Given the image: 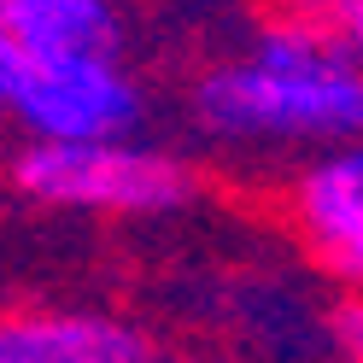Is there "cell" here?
Segmentation results:
<instances>
[{"instance_id":"2","label":"cell","mask_w":363,"mask_h":363,"mask_svg":"<svg viewBox=\"0 0 363 363\" xmlns=\"http://www.w3.org/2000/svg\"><path fill=\"white\" fill-rule=\"evenodd\" d=\"M12 182L41 206L118 211V217H158L194 194L188 164H176L170 152L135 147L129 135H111V141H30L12 158Z\"/></svg>"},{"instance_id":"10","label":"cell","mask_w":363,"mask_h":363,"mask_svg":"<svg viewBox=\"0 0 363 363\" xmlns=\"http://www.w3.org/2000/svg\"><path fill=\"white\" fill-rule=\"evenodd\" d=\"M6 18H12V0H0V30H6Z\"/></svg>"},{"instance_id":"1","label":"cell","mask_w":363,"mask_h":363,"mask_svg":"<svg viewBox=\"0 0 363 363\" xmlns=\"http://www.w3.org/2000/svg\"><path fill=\"white\" fill-rule=\"evenodd\" d=\"M194 111L223 141H363V65L323 18L287 12L199 82Z\"/></svg>"},{"instance_id":"3","label":"cell","mask_w":363,"mask_h":363,"mask_svg":"<svg viewBox=\"0 0 363 363\" xmlns=\"http://www.w3.org/2000/svg\"><path fill=\"white\" fill-rule=\"evenodd\" d=\"M12 118L30 129V141H111L141 123V88L111 53L59 59L30 71Z\"/></svg>"},{"instance_id":"6","label":"cell","mask_w":363,"mask_h":363,"mask_svg":"<svg viewBox=\"0 0 363 363\" xmlns=\"http://www.w3.org/2000/svg\"><path fill=\"white\" fill-rule=\"evenodd\" d=\"M6 35L35 65L100 59L118 48V0H12Z\"/></svg>"},{"instance_id":"7","label":"cell","mask_w":363,"mask_h":363,"mask_svg":"<svg viewBox=\"0 0 363 363\" xmlns=\"http://www.w3.org/2000/svg\"><path fill=\"white\" fill-rule=\"evenodd\" d=\"M334 340H340V352H346L352 363H363V293L334 311Z\"/></svg>"},{"instance_id":"9","label":"cell","mask_w":363,"mask_h":363,"mask_svg":"<svg viewBox=\"0 0 363 363\" xmlns=\"http://www.w3.org/2000/svg\"><path fill=\"white\" fill-rule=\"evenodd\" d=\"M287 12H299V18H340L352 6V0H281Z\"/></svg>"},{"instance_id":"8","label":"cell","mask_w":363,"mask_h":363,"mask_svg":"<svg viewBox=\"0 0 363 363\" xmlns=\"http://www.w3.org/2000/svg\"><path fill=\"white\" fill-rule=\"evenodd\" d=\"M340 35H346V48H352L357 65H363V0H352V6L340 12Z\"/></svg>"},{"instance_id":"4","label":"cell","mask_w":363,"mask_h":363,"mask_svg":"<svg viewBox=\"0 0 363 363\" xmlns=\"http://www.w3.org/2000/svg\"><path fill=\"white\" fill-rule=\"evenodd\" d=\"M293 211L311 252L363 293V141H346L323 164H311L293 194Z\"/></svg>"},{"instance_id":"5","label":"cell","mask_w":363,"mask_h":363,"mask_svg":"<svg viewBox=\"0 0 363 363\" xmlns=\"http://www.w3.org/2000/svg\"><path fill=\"white\" fill-rule=\"evenodd\" d=\"M0 363H152L141 328L94 311L0 316Z\"/></svg>"}]
</instances>
